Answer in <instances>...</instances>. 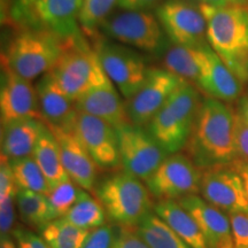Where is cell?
<instances>
[{
  "mask_svg": "<svg viewBox=\"0 0 248 248\" xmlns=\"http://www.w3.org/2000/svg\"><path fill=\"white\" fill-rule=\"evenodd\" d=\"M235 110L228 102L204 97L187 144L192 161L201 170L230 164L238 159Z\"/></svg>",
  "mask_w": 248,
  "mask_h": 248,
  "instance_id": "1",
  "label": "cell"
},
{
  "mask_svg": "<svg viewBox=\"0 0 248 248\" xmlns=\"http://www.w3.org/2000/svg\"><path fill=\"white\" fill-rule=\"evenodd\" d=\"M207 23V39L215 53L237 76L248 83V5L199 4Z\"/></svg>",
  "mask_w": 248,
  "mask_h": 248,
  "instance_id": "2",
  "label": "cell"
},
{
  "mask_svg": "<svg viewBox=\"0 0 248 248\" xmlns=\"http://www.w3.org/2000/svg\"><path fill=\"white\" fill-rule=\"evenodd\" d=\"M202 99L197 86L184 82L146 125L168 154L178 153L187 146Z\"/></svg>",
  "mask_w": 248,
  "mask_h": 248,
  "instance_id": "3",
  "label": "cell"
},
{
  "mask_svg": "<svg viewBox=\"0 0 248 248\" xmlns=\"http://www.w3.org/2000/svg\"><path fill=\"white\" fill-rule=\"evenodd\" d=\"M83 0H13L9 18L26 30L44 31L63 40L79 38Z\"/></svg>",
  "mask_w": 248,
  "mask_h": 248,
  "instance_id": "4",
  "label": "cell"
},
{
  "mask_svg": "<svg viewBox=\"0 0 248 248\" xmlns=\"http://www.w3.org/2000/svg\"><path fill=\"white\" fill-rule=\"evenodd\" d=\"M94 192L106 215L116 225L136 228L152 212L153 203L146 184L125 170L102 179Z\"/></svg>",
  "mask_w": 248,
  "mask_h": 248,
  "instance_id": "5",
  "label": "cell"
},
{
  "mask_svg": "<svg viewBox=\"0 0 248 248\" xmlns=\"http://www.w3.org/2000/svg\"><path fill=\"white\" fill-rule=\"evenodd\" d=\"M67 43L44 31L23 29L12 40L2 59L15 73L32 80L57 66Z\"/></svg>",
  "mask_w": 248,
  "mask_h": 248,
  "instance_id": "6",
  "label": "cell"
},
{
  "mask_svg": "<svg viewBox=\"0 0 248 248\" xmlns=\"http://www.w3.org/2000/svg\"><path fill=\"white\" fill-rule=\"evenodd\" d=\"M100 30L114 42L146 53L162 54L169 48V38L156 15L147 11L122 9L111 14Z\"/></svg>",
  "mask_w": 248,
  "mask_h": 248,
  "instance_id": "7",
  "label": "cell"
},
{
  "mask_svg": "<svg viewBox=\"0 0 248 248\" xmlns=\"http://www.w3.org/2000/svg\"><path fill=\"white\" fill-rule=\"evenodd\" d=\"M51 71L74 101L106 76L95 51L89 48L80 37L68 40L60 60Z\"/></svg>",
  "mask_w": 248,
  "mask_h": 248,
  "instance_id": "8",
  "label": "cell"
},
{
  "mask_svg": "<svg viewBox=\"0 0 248 248\" xmlns=\"http://www.w3.org/2000/svg\"><path fill=\"white\" fill-rule=\"evenodd\" d=\"M116 131L121 168L146 182L169 154L155 140L146 126L126 122L116 128Z\"/></svg>",
  "mask_w": 248,
  "mask_h": 248,
  "instance_id": "9",
  "label": "cell"
},
{
  "mask_svg": "<svg viewBox=\"0 0 248 248\" xmlns=\"http://www.w3.org/2000/svg\"><path fill=\"white\" fill-rule=\"evenodd\" d=\"M94 51L102 69L121 94L126 100L132 98L144 84L150 69L144 58L129 46L111 39L98 42Z\"/></svg>",
  "mask_w": 248,
  "mask_h": 248,
  "instance_id": "10",
  "label": "cell"
},
{
  "mask_svg": "<svg viewBox=\"0 0 248 248\" xmlns=\"http://www.w3.org/2000/svg\"><path fill=\"white\" fill-rule=\"evenodd\" d=\"M201 177L202 170L190 156L178 152L169 154L145 184L159 201H179L200 193Z\"/></svg>",
  "mask_w": 248,
  "mask_h": 248,
  "instance_id": "11",
  "label": "cell"
},
{
  "mask_svg": "<svg viewBox=\"0 0 248 248\" xmlns=\"http://www.w3.org/2000/svg\"><path fill=\"white\" fill-rule=\"evenodd\" d=\"M155 15L173 45L194 48L209 45L206 18L199 5L187 0H164Z\"/></svg>",
  "mask_w": 248,
  "mask_h": 248,
  "instance_id": "12",
  "label": "cell"
},
{
  "mask_svg": "<svg viewBox=\"0 0 248 248\" xmlns=\"http://www.w3.org/2000/svg\"><path fill=\"white\" fill-rule=\"evenodd\" d=\"M184 82L185 79L166 68H150L141 88L126 100V114L130 122L146 126Z\"/></svg>",
  "mask_w": 248,
  "mask_h": 248,
  "instance_id": "13",
  "label": "cell"
},
{
  "mask_svg": "<svg viewBox=\"0 0 248 248\" xmlns=\"http://www.w3.org/2000/svg\"><path fill=\"white\" fill-rule=\"evenodd\" d=\"M74 129L99 170L116 171L121 168L119 137L113 125L77 110Z\"/></svg>",
  "mask_w": 248,
  "mask_h": 248,
  "instance_id": "14",
  "label": "cell"
},
{
  "mask_svg": "<svg viewBox=\"0 0 248 248\" xmlns=\"http://www.w3.org/2000/svg\"><path fill=\"white\" fill-rule=\"evenodd\" d=\"M200 194L209 204L226 214L248 212L244 182L232 163L202 170Z\"/></svg>",
  "mask_w": 248,
  "mask_h": 248,
  "instance_id": "15",
  "label": "cell"
},
{
  "mask_svg": "<svg viewBox=\"0 0 248 248\" xmlns=\"http://www.w3.org/2000/svg\"><path fill=\"white\" fill-rule=\"evenodd\" d=\"M30 82L11 69L2 59L0 85L1 125L24 119L44 121L36 88Z\"/></svg>",
  "mask_w": 248,
  "mask_h": 248,
  "instance_id": "16",
  "label": "cell"
},
{
  "mask_svg": "<svg viewBox=\"0 0 248 248\" xmlns=\"http://www.w3.org/2000/svg\"><path fill=\"white\" fill-rule=\"evenodd\" d=\"M47 126L57 139L63 167L71 181L83 190L93 193L95 190L98 167L80 141L75 129L60 128L49 124Z\"/></svg>",
  "mask_w": 248,
  "mask_h": 248,
  "instance_id": "17",
  "label": "cell"
},
{
  "mask_svg": "<svg viewBox=\"0 0 248 248\" xmlns=\"http://www.w3.org/2000/svg\"><path fill=\"white\" fill-rule=\"evenodd\" d=\"M200 76L197 88L207 97L233 102L243 94V84L209 45L199 47Z\"/></svg>",
  "mask_w": 248,
  "mask_h": 248,
  "instance_id": "18",
  "label": "cell"
},
{
  "mask_svg": "<svg viewBox=\"0 0 248 248\" xmlns=\"http://www.w3.org/2000/svg\"><path fill=\"white\" fill-rule=\"evenodd\" d=\"M76 109L106 121L114 128L130 122L126 107L115 85L106 75L75 101Z\"/></svg>",
  "mask_w": 248,
  "mask_h": 248,
  "instance_id": "19",
  "label": "cell"
},
{
  "mask_svg": "<svg viewBox=\"0 0 248 248\" xmlns=\"http://www.w3.org/2000/svg\"><path fill=\"white\" fill-rule=\"evenodd\" d=\"M178 202L199 223L209 248H234L231 223L224 212L199 195L183 198Z\"/></svg>",
  "mask_w": 248,
  "mask_h": 248,
  "instance_id": "20",
  "label": "cell"
},
{
  "mask_svg": "<svg viewBox=\"0 0 248 248\" xmlns=\"http://www.w3.org/2000/svg\"><path fill=\"white\" fill-rule=\"evenodd\" d=\"M36 91L45 123L66 129L75 126V101L63 91L52 71L40 77L36 84Z\"/></svg>",
  "mask_w": 248,
  "mask_h": 248,
  "instance_id": "21",
  "label": "cell"
},
{
  "mask_svg": "<svg viewBox=\"0 0 248 248\" xmlns=\"http://www.w3.org/2000/svg\"><path fill=\"white\" fill-rule=\"evenodd\" d=\"M44 121L17 120L1 125V155L8 160L32 156L36 145L45 129Z\"/></svg>",
  "mask_w": 248,
  "mask_h": 248,
  "instance_id": "22",
  "label": "cell"
},
{
  "mask_svg": "<svg viewBox=\"0 0 248 248\" xmlns=\"http://www.w3.org/2000/svg\"><path fill=\"white\" fill-rule=\"evenodd\" d=\"M153 208L191 248H209L199 223L178 201H159Z\"/></svg>",
  "mask_w": 248,
  "mask_h": 248,
  "instance_id": "23",
  "label": "cell"
},
{
  "mask_svg": "<svg viewBox=\"0 0 248 248\" xmlns=\"http://www.w3.org/2000/svg\"><path fill=\"white\" fill-rule=\"evenodd\" d=\"M32 156L44 173L49 188H53L60 183L70 179L63 167L57 139L49 130L47 124L40 135Z\"/></svg>",
  "mask_w": 248,
  "mask_h": 248,
  "instance_id": "24",
  "label": "cell"
},
{
  "mask_svg": "<svg viewBox=\"0 0 248 248\" xmlns=\"http://www.w3.org/2000/svg\"><path fill=\"white\" fill-rule=\"evenodd\" d=\"M16 209L21 221L31 229L40 231L49 222L59 218L46 194L29 190H17Z\"/></svg>",
  "mask_w": 248,
  "mask_h": 248,
  "instance_id": "25",
  "label": "cell"
},
{
  "mask_svg": "<svg viewBox=\"0 0 248 248\" xmlns=\"http://www.w3.org/2000/svg\"><path fill=\"white\" fill-rule=\"evenodd\" d=\"M136 230L151 248H191L155 212L145 216Z\"/></svg>",
  "mask_w": 248,
  "mask_h": 248,
  "instance_id": "26",
  "label": "cell"
},
{
  "mask_svg": "<svg viewBox=\"0 0 248 248\" xmlns=\"http://www.w3.org/2000/svg\"><path fill=\"white\" fill-rule=\"evenodd\" d=\"M63 218L78 228L91 231L105 225L106 212L100 201L95 199L91 192L80 187L75 204L71 207L67 215L63 216Z\"/></svg>",
  "mask_w": 248,
  "mask_h": 248,
  "instance_id": "27",
  "label": "cell"
},
{
  "mask_svg": "<svg viewBox=\"0 0 248 248\" xmlns=\"http://www.w3.org/2000/svg\"><path fill=\"white\" fill-rule=\"evenodd\" d=\"M90 232L59 217L40 230V237L49 248H82Z\"/></svg>",
  "mask_w": 248,
  "mask_h": 248,
  "instance_id": "28",
  "label": "cell"
},
{
  "mask_svg": "<svg viewBox=\"0 0 248 248\" xmlns=\"http://www.w3.org/2000/svg\"><path fill=\"white\" fill-rule=\"evenodd\" d=\"M16 192L13 171L7 157L1 155L0 164V230L1 234H12L15 224Z\"/></svg>",
  "mask_w": 248,
  "mask_h": 248,
  "instance_id": "29",
  "label": "cell"
},
{
  "mask_svg": "<svg viewBox=\"0 0 248 248\" xmlns=\"http://www.w3.org/2000/svg\"><path fill=\"white\" fill-rule=\"evenodd\" d=\"M164 68L197 86L200 76L199 47L170 46L164 53Z\"/></svg>",
  "mask_w": 248,
  "mask_h": 248,
  "instance_id": "30",
  "label": "cell"
},
{
  "mask_svg": "<svg viewBox=\"0 0 248 248\" xmlns=\"http://www.w3.org/2000/svg\"><path fill=\"white\" fill-rule=\"evenodd\" d=\"M17 190H29L48 194L49 185L33 156L9 160Z\"/></svg>",
  "mask_w": 248,
  "mask_h": 248,
  "instance_id": "31",
  "label": "cell"
},
{
  "mask_svg": "<svg viewBox=\"0 0 248 248\" xmlns=\"http://www.w3.org/2000/svg\"><path fill=\"white\" fill-rule=\"evenodd\" d=\"M117 0H83L79 12V27L85 35H94L113 14Z\"/></svg>",
  "mask_w": 248,
  "mask_h": 248,
  "instance_id": "32",
  "label": "cell"
},
{
  "mask_svg": "<svg viewBox=\"0 0 248 248\" xmlns=\"http://www.w3.org/2000/svg\"><path fill=\"white\" fill-rule=\"evenodd\" d=\"M79 188V186L76 185L71 179H68L49 190L47 197L58 217L66 216L71 207L75 204Z\"/></svg>",
  "mask_w": 248,
  "mask_h": 248,
  "instance_id": "33",
  "label": "cell"
},
{
  "mask_svg": "<svg viewBox=\"0 0 248 248\" xmlns=\"http://www.w3.org/2000/svg\"><path fill=\"white\" fill-rule=\"evenodd\" d=\"M111 248H151L139 235L136 228L116 225Z\"/></svg>",
  "mask_w": 248,
  "mask_h": 248,
  "instance_id": "34",
  "label": "cell"
},
{
  "mask_svg": "<svg viewBox=\"0 0 248 248\" xmlns=\"http://www.w3.org/2000/svg\"><path fill=\"white\" fill-rule=\"evenodd\" d=\"M231 223L234 248H248V212L228 214Z\"/></svg>",
  "mask_w": 248,
  "mask_h": 248,
  "instance_id": "35",
  "label": "cell"
},
{
  "mask_svg": "<svg viewBox=\"0 0 248 248\" xmlns=\"http://www.w3.org/2000/svg\"><path fill=\"white\" fill-rule=\"evenodd\" d=\"M12 237L17 248H49L40 235L23 226H15Z\"/></svg>",
  "mask_w": 248,
  "mask_h": 248,
  "instance_id": "36",
  "label": "cell"
},
{
  "mask_svg": "<svg viewBox=\"0 0 248 248\" xmlns=\"http://www.w3.org/2000/svg\"><path fill=\"white\" fill-rule=\"evenodd\" d=\"M114 241V228L110 225H102L93 229L82 248H111Z\"/></svg>",
  "mask_w": 248,
  "mask_h": 248,
  "instance_id": "37",
  "label": "cell"
},
{
  "mask_svg": "<svg viewBox=\"0 0 248 248\" xmlns=\"http://www.w3.org/2000/svg\"><path fill=\"white\" fill-rule=\"evenodd\" d=\"M235 146L238 156L248 160V122L238 114L235 116Z\"/></svg>",
  "mask_w": 248,
  "mask_h": 248,
  "instance_id": "38",
  "label": "cell"
},
{
  "mask_svg": "<svg viewBox=\"0 0 248 248\" xmlns=\"http://www.w3.org/2000/svg\"><path fill=\"white\" fill-rule=\"evenodd\" d=\"M164 0H117V7L125 11H147L156 9Z\"/></svg>",
  "mask_w": 248,
  "mask_h": 248,
  "instance_id": "39",
  "label": "cell"
},
{
  "mask_svg": "<svg viewBox=\"0 0 248 248\" xmlns=\"http://www.w3.org/2000/svg\"><path fill=\"white\" fill-rule=\"evenodd\" d=\"M232 166L234 167V169L237 170L241 179H243L245 190H246V194L248 198V160L243 159V157H238V159H235L232 162Z\"/></svg>",
  "mask_w": 248,
  "mask_h": 248,
  "instance_id": "40",
  "label": "cell"
},
{
  "mask_svg": "<svg viewBox=\"0 0 248 248\" xmlns=\"http://www.w3.org/2000/svg\"><path fill=\"white\" fill-rule=\"evenodd\" d=\"M199 4L210 5V6H228L234 4H244L248 5L247 0H197Z\"/></svg>",
  "mask_w": 248,
  "mask_h": 248,
  "instance_id": "41",
  "label": "cell"
},
{
  "mask_svg": "<svg viewBox=\"0 0 248 248\" xmlns=\"http://www.w3.org/2000/svg\"><path fill=\"white\" fill-rule=\"evenodd\" d=\"M235 113H237L238 115H239L240 117H243L244 120H246L248 122V94L241 95V97L239 98Z\"/></svg>",
  "mask_w": 248,
  "mask_h": 248,
  "instance_id": "42",
  "label": "cell"
},
{
  "mask_svg": "<svg viewBox=\"0 0 248 248\" xmlns=\"http://www.w3.org/2000/svg\"><path fill=\"white\" fill-rule=\"evenodd\" d=\"M0 248H17L15 240L12 234H1V240H0Z\"/></svg>",
  "mask_w": 248,
  "mask_h": 248,
  "instance_id": "43",
  "label": "cell"
}]
</instances>
